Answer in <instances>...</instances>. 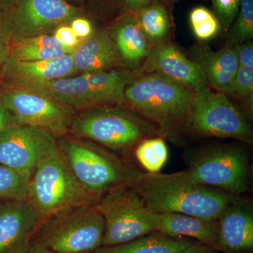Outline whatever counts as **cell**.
Returning <instances> with one entry per match:
<instances>
[{"mask_svg":"<svg viewBox=\"0 0 253 253\" xmlns=\"http://www.w3.org/2000/svg\"><path fill=\"white\" fill-rule=\"evenodd\" d=\"M58 148L70 170L96 201L109 190L126 184L129 167L117 155L79 138H60Z\"/></svg>","mask_w":253,"mask_h":253,"instance_id":"cell-4","label":"cell"},{"mask_svg":"<svg viewBox=\"0 0 253 253\" xmlns=\"http://www.w3.org/2000/svg\"><path fill=\"white\" fill-rule=\"evenodd\" d=\"M196 242L186 238H173L158 232L111 247H100L94 253H182Z\"/></svg>","mask_w":253,"mask_h":253,"instance_id":"cell-22","label":"cell"},{"mask_svg":"<svg viewBox=\"0 0 253 253\" xmlns=\"http://www.w3.org/2000/svg\"><path fill=\"white\" fill-rule=\"evenodd\" d=\"M108 31L123 66L131 72H141L152 45L141 31L135 16L130 14L121 15Z\"/></svg>","mask_w":253,"mask_h":253,"instance_id":"cell-17","label":"cell"},{"mask_svg":"<svg viewBox=\"0 0 253 253\" xmlns=\"http://www.w3.org/2000/svg\"><path fill=\"white\" fill-rule=\"evenodd\" d=\"M141 72L162 73L194 93L211 88L199 63L189 59L170 41L152 46Z\"/></svg>","mask_w":253,"mask_h":253,"instance_id":"cell-13","label":"cell"},{"mask_svg":"<svg viewBox=\"0 0 253 253\" xmlns=\"http://www.w3.org/2000/svg\"><path fill=\"white\" fill-rule=\"evenodd\" d=\"M58 150L56 138L42 129L14 126L0 131V165L29 177L41 161Z\"/></svg>","mask_w":253,"mask_h":253,"instance_id":"cell-12","label":"cell"},{"mask_svg":"<svg viewBox=\"0 0 253 253\" xmlns=\"http://www.w3.org/2000/svg\"><path fill=\"white\" fill-rule=\"evenodd\" d=\"M206 246L196 243L182 253H214L208 250Z\"/></svg>","mask_w":253,"mask_h":253,"instance_id":"cell-39","label":"cell"},{"mask_svg":"<svg viewBox=\"0 0 253 253\" xmlns=\"http://www.w3.org/2000/svg\"><path fill=\"white\" fill-rule=\"evenodd\" d=\"M104 218L95 204L71 208L43 219L33 241L51 253H89L102 246Z\"/></svg>","mask_w":253,"mask_h":253,"instance_id":"cell-6","label":"cell"},{"mask_svg":"<svg viewBox=\"0 0 253 253\" xmlns=\"http://www.w3.org/2000/svg\"><path fill=\"white\" fill-rule=\"evenodd\" d=\"M71 28L79 39H86L90 37L94 32L92 23L86 18L77 17L71 22Z\"/></svg>","mask_w":253,"mask_h":253,"instance_id":"cell-34","label":"cell"},{"mask_svg":"<svg viewBox=\"0 0 253 253\" xmlns=\"http://www.w3.org/2000/svg\"><path fill=\"white\" fill-rule=\"evenodd\" d=\"M126 184L150 211L217 219L239 196L203 185L185 172L149 173L131 168Z\"/></svg>","mask_w":253,"mask_h":253,"instance_id":"cell-1","label":"cell"},{"mask_svg":"<svg viewBox=\"0 0 253 253\" xmlns=\"http://www.w3.org/2000/svg\"><path fill=\"white\" fill-rule=\"evenodd\" d=\"M253 93V68L239 67L226 95L236 101Z\"/></svg>","mask_w":253,"mask_h":253,"instance_id":"cell-29","label":"cell"},{"mask_svg":"<svg viewBox=\"0 0 253 253\" xmlns=\"http://www.w3.org/2000/svg\"><path fill=\"white\" fill-rule=\"evenodd\" d=\"M74 73L76 71L71 53L56 59L38 61H17L9 57L1 79L6 85H21L67 78Z\"/></svg>","mask_w":253,"mask_h":253,"instance_id":"cell-16","label":"cell"},{"mask_svg":"<svg viewBox=\"0 0 253 253\" xmlns=\"http://www.w3.org/2000/svg\"><path fill=\"white\" fill-rule=\"evenodd\" d=\"M66 1H68V2H69V1H73V2H80V1H83V0H66Z\"/></svg>","mask_w":253,"mask_h":253,"instance_id":"cell-42","label":"cell"},{"mask_svg":"<svg viewBox=\"0 0 253 253\" xmlns=\"http://www.w3.org/2000/svg\"><path fill=\"white\" fill-rule=\"evenodd\" d=\"M23 253H51L42 245L35 241H32L28 249Z\"/></svg>","mask_w":253,"mask_h":253,"instance_id":"cell-38","label":"cell"},{"mask_svg":"<svg viewBox=\"0 0 253 253\" xmlns=\"http://www.w3.org/2000/svg\"><path fill=\"white\" fill-rule=\"evenodd\" d=\"M253 38V0H242L234 23L226 32V45L241 44Z\"/></svg>","mask_w":253,"mask_h":253,"instance_id":"cell-26","label":"cell"},{"mask_svg":"<svg viewBox=\"0 0 253 253\" xmlns=\"http://www.w3.org/2000/svg\"><path fill=\"white\" fill-rule=\"evenodd\" d=\"M185 172L203 185L241 196L249 189L250 158L244 146L215 145L201 150Z\"/></svg>","mask_w":253,"mask_h":253,"instance_id":"cell-8","label":"cell"},{"mask_svg":"<svg viewBox=\"0 0 253 253\" xmlns=\"http://www.w3.org/2000/svg\"><path fill=\"white\" fill-rule=\"evenodd\" d=\"M83 11L66 0H14L4 16L12 42L49 35L81 16Z\"/></svg>","mask_w":253,"mask_h":253,"instance_id":"cell-11","label":"cell"},{"mask_svg":"<svg viewBox=\"0 0 253 253\" xmlns=\"http://www.w3.org/2000/svg\"><path fill=\"white\" fill-rule=\"evenodd\" d=\"M26 201L43 219L96 202L78 182L59 150L37 166L28 181Z\"/></svg>","mask_w":253,"mask_h":253,"instance_id":"cell-5","label":"cell"},{"mask_svg":"<svg viewBox=\"0 0 253 253\" xmlns=\"http://www.w3.org/2000/svg\"><path fill=\"white\" fill-rule=\"evenodd\" d=\"M219 251L246 253L253 248V211L250 201L239 196L217 219Z\"/></svg>","mask_w":253,"mask_h":253,"instance_id":"cell-15","label":"cell"},{"mask_svg":"<svg viewBox=\"0 0 253 253\" xmlns=\"http://www.w3.org/2000/svg\"><path fill=\"white\" fill-rule=\"evenodd\" d=\"M30 178L0 165V200L26 201Z\"/></svg>","mask_w":253,"mask_h":253,"instance_id":"cell-27","label":"cell"},{"mask_svg":"<svg viewBox=\"0 0 253 253\" xmlns=\"http://www.w3.org/2000/svg\"><path fill=\"white\" fill-rule=\"evenodd\" d=\"M14 0H0V14H4Z\"/></svg>","mask_w":253,"mask_h":253,"instance_id":"cell-40","label":"cell"},{"mask_svg":"<svg viewBox=\"0 0 253 253\" xmlns=\"http://www.w3.org/2000/svg\"><path fill=\"white\" fill-rule=\"evenodd\" d=\"M193 51L194 61L204 71L210 87L226 94L239 68L234 46L226 45L214 51L206 44H198Z\"/></svg>","mask_w":253,"mask_h":253,"instance_id":"cell-20","label":"cell"},{"mask_svg":"<svg viewBox=\"0 0 253 253\" xmlns=\"http://www.w3.org/2000/svg\"><path fill=\"white\" fill-rule=\"evenodd\" d=\"M155 232L173 238H191L209 249L219 251L217 219L177 214L153 212Z\"/></svg>","mask_w":253,"mask_h":253,"instance_id":"cell-18","label":"cell"},{"mask_svg":"<svg viewBox=\"0 0 253 253\" xmlns=\"http://www.w3.org/2000/svg\"><path fill=\"white\" fill-rule=\"evenodd\" d=\"M96 4L103 9H110L111 6H122L123 0H94Z\"/></svg>","mask_w":253,"mask_h":253,"instance_id":"cell-37","label":"cell"},{"mask_svg":"<svg viewBox=\"0 0 253 253\" xmlns=\"http://www.w3.org/2000/svg\"><path fill=\"white\" fill-rule=\"evenodd\" d=\"M134 158L145 172L158 173L167 163L169 151L165 138L161 136L146 138L136 145Z\"/></svg>","mask_w":253,"mask_h":253,"instance_id":"cell-24","label":"cell"},{"mask_svg":"<svg viewBox=\"0 0 253 253\" xmlns=\"http://www.w3.org/2000/svg\"><path fill=\"white\" fill-rule=\"evenodd\" d=\"M95 206L105 222L101 247L126 244L155 232L152 211L127 184L109 190Z\"/></svg>","mask_w":253,"mask_h":253,"instance_id":"cell-7","label":"cell"},{"mask_svg":"<svg viewBox=\"0 0 253 253\" xmlns=\"http://www.w3.org/2000/svg\"><path fill=\"white\" fill-rule=\"evenodd\" d=\"M70 132L114 154H128L146 138L160 136L152 125L125 104L99 105L83 110L73 118Z\"/></svg>","mask_w":253,"mask_h":253,"instance_id":"cell-3","label":"cell"},{"mask_svg":"<svg viewBox=\"0 0 253 253\" xmlns=\"http://www.w3.org/2000/svg\"><path fill=\"white\" fill-rule=\"evenodd\" d=\"M30 245L29 246H26V247L21 248V249L16 250V251H14V252L11 253H23L25 252V251H26V250L28 249V247H29Z\"/></svg>","mask_w":253,"mask_h":253,"instance_id":"cell-41","label":"cell"},{"mask_svg":"<svg viewBox=\"0 0 253 253\" xmlns=\"http://www.w3.org/2000/svg\"><path fill=\"white\" fill-rule=\"evenodd\" d=\"M194 100L189 87L159 73H136L125 90V105L165 139L189 131Z\"/></svg>","mask_w":253,"mask_h":253,"instance_id":"cell-2","label":"cell"},{"mask_svg":"<svg viewBox=\"0 0 253 253\" xmlns=\"http://www.w3.org/2000/svg\"><path fill=\"white\" fill-rule=\"evenodd\" d=\"M42 220L26 201L0 204V253L29 246Z\"/></svg>","mask_w":253,"mask_h":253,"instance_id":"cell-14","label":"cell"},{"mask_svg":"<svg viewBox=\"0 0 253 253\" xmlns=\"http://www.w3.org/2000/svg\"><path fill=\"white\" fill-rule=\"evenodd\" d=\"M11 46V37L6 28L4 14H0V79L5 63L9 58Z\"/></svg>","mask_w":253,"mask_h":253,"instance_id":"cell-31","label":"cell"},{"mask_svg":"<svg viewBox=\"0 0 253 253\" xmlns=\"http://www.w3.org/2000/svg\"><path fill=\"white\" fill-rule=\"evenodd\" d=\"M76 73L106 71L123 66L108 30L94 32L71 53Z\"/></svg>","mask_w":253,"mask_h":253,"instance_id":"cell-19","label":"cell"},{"mask_svg":"<svg viewBox=\"0 0 253 253\" xmlns=\"http://www.w3.org/2000/svg\"><path fill=\"white\" fill-rule=\"evenodd\" d=\"M0 99L17 126L47 131L56 138L67 135L75 110L41 93L21 86L5 85Z\"/></svg>","mask_w":253,"mask_h":253,"instance_id":"cell-10","label":"cell"},{"mask_svg":"<svg viewBox=\"0 0 253 253\" xmlns=\"http://www.w3.org/2000/svg\"><path fill=\"white\" fill-rule=\"evenodd\" d=\"M189 131L253 144L251 121L224 93L211 88L194 93Z\"/></svg>","mask_w":253,"mask_h":253,"instance_id":"cell-9","label":"cell"},{"mask_svg":"<svg viewBox=\"0 0 253 253\" xmlns=\"http://www.w3.org/2000/svg\"><path fill=\"white\" fill-rule=\"evenodd\" d=\"M160 0H123V14H135Z\"/></svg>","mask_w":253,"mask_h":253,"instance_id":"cell-35","label":"cell"},{"mask_svg":"<svg viewBox=\"0 0 253 253\" xmlns=\"http://www.w3.org/2000/svg\"><path fill=\"white\" fill-rule=\"evenodd\" d=\"M237 54L239 67L253 68V43L252 41L233 45Z\"/></svg>","mask_w":253,"mask_h":253,"instance_id":"cell-33","label":"cell"},{"mask_svg":"<svg viewBox=\"0 0 253 253\" xmlns=\"http://www.w3.org/2000/svg\"><path fill=\"white\" fill-rule=\"evenodd\" d=\"M14 126H17V125L15 122L14 117L6 109L0 99V131Z\"/></svg>","mask_w":253,"mask_h":253,"instance_id":"cell-36","label":"cell"},{"mask_svg":"<svg viewBox=\"0 0 253 253\" xmlns=\"http://www.w3.org/2000/svg\"><path fill=\"white\" fill-rule=\"evenodd\" d=\"M73 51L69 48L29 44L23 40H16L11 42L9 57L22 61H44L71 54Z\"/></svg>","mask_w":253,"mask_h":253,"instance_id":"cell-25","label":"cell"},{"mask_svg":"<svg viewBox=\"0 0 253 253\" xmlns=\"http://www.w3.org/2000/svg\"><path fill=\"white\" fill-rule=\"evenodd\" d=\"M134 16L151 45L169 41L172 22L167 8L161 0L138 11Z\"/></svg>","mask_w":253,"mask_h":253,"instance_id":"cell-23","label":"cell"},{"mask_svg":"<svg viewBox=\"0 0 253 253\" xmlns=\"http://www.w3.org/2000/svg\"><path fill=\"white\" fill-rule=\"evenodd\" d=\"M49 96L73 110H85L96 106L87 81L83 74L73 78L26 83L21 85Z\"/></svg>","mask_w":253,"mask_h":253,"instance_id":"cell-21","label":"cell"},{"mask_svg":"<svg viewBox=\"0 0 253 253\" xmlns=\"http://www.w3.org/2000/svg\"><path fill=\"white\" fill-rule=\"evenodd\" d=\"M189 22L194 36L201 41L212 39L221 29L213 11L205 6H197L191 10Z\"/></svg>","mask_w":253,"mask_h":253,"instance_id":"cell-28","label":"cell"},{"mask_svg":"<svg viewBox=\"0 0 253 253\" xmlns=\"http://www.w3.org/2000/svg\"><path fill=\"white\" fill-rule=\"evenodd\" d=\"M94 253V252H92V253Z\"/></svg>","mask_w":253,"mask_h":253,"instance_id":"cell-43","label":"cell"},{"mask_svg":"<svg viewBox=\"0 0 253 253\" xmlns=\"http://www.w3.org/2000/svg\"><path fill=\"white\" fill-rule=\"evenodd\" d=\"M242 0H212L213 13L217 17L221 29L227 32L234 23Z\"/></svg>","mask_w":253,"mask_h":253,"instance_id":"cell-30","label":"cell"},{"mask_svg":"<svg viewBox=\"0 0 253 253\" xmlns=\"http://www.w3.org/2000/svg\"><path fill=\"white\" fill-rule=\"evenodd\" d=\"M54 36L66 47L74 49L82 41L75 34L72 28L68 25H63L56 28L54 32Z\"/></svg>","mask_w":253,"mask_h":253,"instance_id":"cell-32","label":"cell"}]
</instances>
